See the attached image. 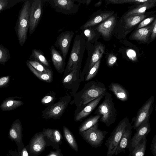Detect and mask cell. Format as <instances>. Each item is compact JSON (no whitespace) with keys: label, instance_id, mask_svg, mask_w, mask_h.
Listing matches in <instances>:
<instances>
[{"label":"cell","instance_id":"obj_10","mask_svg":"<svg viewBox=\"0 0 156 156\" xmlns=\"http://www.w3.org/2000/svg\"><path fill=\"white\" fill-rule=\"evenodd\" d=\"M74 35L73 31H66L61 33L55 43V46L59 48L65 60L68 54L71 42Z\"/></svg>","mask_w":156,"mask_h":156},{"label":"cell","instance_id":"obj_41","mask_svg":"<svg viewBox=\"0 0 156 156\" xmlns=\"http://www.w3.org/2000/svg\"><path fill=\"white\" fill-rule=\"evenodd\" d=\"M13 156H30L27 146H24L19 152L16 153L14 151H13Z\"/></svg>","mask_w":156,"mask_h":156},{"label":"cell","instance_id":"obj_27","mask_svg":"<svg viewBox=\"0 0 156 156\" xmlns=\"http://www.w3.org/2000/svg\"><path fill=\"white\" fill-rule=\"evenodd\" d=\"M141 143L136 145L130 151L129 156H144L147 146V140L146 136Z\"/></svg>","mask_w":156,"mask_h":156},{"label":"cell","instance_id":"obj_2","mask_svg":"<svg viewBox=\"0 0 156 156\" xmlns=\"http://www.w3.org/2000/svg\"><path fill=\"white\" fill-rule=\"evenodd\" d=\"M30 5L29 1H26L20 11L16 29L19 42L22 46L27 39L29 28V12Z\"/></svg>","mask_w":156,"mask_h":156},{"label":"cell","instance_id":"obj_20","mask_svg":"<svg viewBox=\"0 0 156 156\" xmlns=\"http://www.w3.org/2000/svg\"><path fill=\"white\" fill-rule=\"evenodd\" d=\"M50 50L51 60L55 67L58 72H62L65 66V60L53 46L51 47Z\"/></svg>","mask_w":156,"mask_h":156},{"label":"cell","instance_id":"obj_42","mask_svg":"<svg viewBox=\"0 0 156 156\" xmlns=\"http://www.w3.org/2000/svg\"><path fill=\"white\" fill-rule=\"evenodd\" d=\"M150 149L154 156H156V135H155L150 145Z\"/></svg>","mask_w":156,"mask_h":156},{"label":"cell","instance_id":"obj_12","mask_svg":"<svg viewBox=\"0 0 156 156\" xmlns=\"http://www.w3.org/2000/svg\"><path fill=\"white\" fill-rule=\"evenodd\" d=\"M151 130V128L149 120L147 122L142 124L136 129V133L131 139L129 146H130L131 150L136 145L140 144L141 140L144 139L146 136H147Z\"/></svg>","mask_w":156,"mask_h":156},{"label":"cell","instance_id":"obj_45","mask_svg":"<svg viewBox=\"0 0 156 156\" xmlns=\"http://www.w3.org/2000/svg\"><path fill=\"white\" fill-rule=\"evenodd\" d=\"M9 4V1L7 0H0V11L4 10Z\"/></svg>","mask_w":156,"mask_h":156},{"label":"cell","instance_id":"obj_44","mask_svg":"<svg viewBox=\"0 0 156 156\" xmlns=\"http://www.w3.org/2000/svg\"><path fill=\"white\" fill-rule=\"evenodd\" d=\"M117 60V57L113 55H110L108 57V64L109 66H113Z\"/></svg>","mask_w":156,"mask_h":156},{"label":"cell","instance_id":"obj_39","mask_svg":"<svg viewBox=\"0 0 156 156\" xmlns=\"http://www.w3.org/2000/svg\"><path fill=\"white\" fill-rule=\"evenodd\" d=\"M127 56L131 61H136L137 60L136 55L135 51L132 49H128L126 51Z\"/></svg>","mask_w":156,"mask_h":156},{"label":"cell","instance_id":"obj_1","mask_svg":"<svg viewBox=\"0 0 156 156\" xmlns=\"http://www.w3.org/2000/svg\"><path fill=\"white\" fill-rule=\"evenodd\" d=\"M104 97L95 113L100 116L99 120L109 127L115 122L117 112L111 94L107 91Z\"/></svg>","mask_w":156,"mask_h":156},{"label":"cell","instance_id":"obj_23","mask_svg":"<svg viewBox=\"0 0 156 156\" xmlns=\"http://www.w3.org/2000/svg\"><path fill=\"white\" fill-rule=\"evenodd\" d=\"M112 14L111 13H104L97 16L86 22L80 27V29L83 30L88 27L96 25L99 23L106 19Z\"/></svg>","mask_w":156,"mask_h":156},{"label":"cell","instance_id":"obj_22","mask_svg":"<svg viewBox=\"0 0 156 156\" xmlns=\"http://www.w3.org/2000/svg\"><path fill=\"white\" fill-rule=\"evenodd\" d=\"M156 2V0H148L146 2L138 5L136 8L129 11L125 17L143 14L147 9L154 6Z\"/></svg>","mask_w":156,"mask_h":156},{"label":"cell","instance_id":"obj_32","mask_svg":"<svg viewBox=\"0 0 156 156\" xmlns=\"http://www.w3.org/2000/svg\"><path fill=\"white\" fill-rule=\"evenodd\" d=\"M27 62L37 71L44 73H52L51 70L45 67L42 64L38 61L34 60H28Z\"/></svg>","mask_w":156,"mask_h":156},{"label":"cell","instance_id":"obj_36","mask_svg":"<svg viewBox=\"0 0 156 156\" xmlns=\"http://www.w3.org/2000/svg\"><path fill=\"white\" fill-rule=\"evenodd\" d=\"M82 30L83 31V34L87 38L88 42L94 39L95 33L91 28H87Z\"/></svg>","mask_w":156,"mask_h":156},{"label":"cell","instance_id":"obj_34","mask_svg":"<svg viewBox=\"0 0 156 156\" xmlns=\"http://www.w3.org/2000/svg\"><path fill=\"white\" fill-rule=\"evenodd\" d=\"M100 60H99L89 70L85 79L86 81H89L94 77L97 74L100 64Z\"/></svg>","mask_w":156,"mask_h":156},{"label":"cell","instance_id":"obj_24","mask_svg":"<svg viewBox=\"0 0 156 156\" xmlns=\"http://www.w3.org/2000/svg\"><path fill=\"white\" fill-rule=\"evenodd\" d=\"M43 133L44 136H46L55 143H60L62 138L60 132L55 129H44Z\"/></svg>","mask_w":156,"mask_h":156},{"label":"cell","instance_id":"obj_48","mask_svg":"<svg viewBox=\"0 0 156 156\" xmlns=\"http://www.w3.org/2000/svg\"><path fill=\"white\" fill-rule=\"evenodd\" d=\"M75 1H76L77 2L79 3H83V4H84L85 3H86L87 5H88L89 3L91 1L90 0H75Z\"/></svg>","mask_w":156,"mask_h":156},{"label":"cell","instance_id":"obj_5","mask_svg":"<svg viewBox=\"0 0 156 156\" xmlns=\"http://www.w3.org/2000/svg\"><path fill=\"white\" fill-rule=\"evenodd\" d=\"M105 85L101 82L92 81L87 84L81 97V104L85 105L107 92Z\"/></svg>","mask_w":156,"mask_h":156},{"label":"cell","instance_id":"obj_16","mask_svg":"<svg viewBox=\"0 0 156 156\" xmlns=\"http://www.w3.org/2000/svg\"><path fill=\"white\" fill-rule=\"evenodd\" d=\"M67 104L66 101H59L48 109L46 112V114L49 118H57L62 115Z\"/></svg>","mask_w":156,"mask_h":156},{"label":"cell","instance_id":"obj_3","mask_svg":"<svg viewBox=\"0 0 156 156\" xmlns=\"http://www.w3.org/2000/svg\"><path fill=\"white\" fill-rule=\"evenodd\" d=\"M85 41L82 35L79 34L75 37L65 73H68L72 70L75 65L81 64L85 49Z\"/></svg>","mask_w":156,"mask_h":156},{"label":"cell","instance_id":"obj_11","mask_svg":"<svg viewBox=\"0 0 156 156\" xmlns=\"http://www.w3.org/2000/svg\"><path fill=\"white\" fill-rule=\"evenodd\" d=\"M22 131L21 123L20 120L17 119L12 123L9 131L8 137L16 143L17 146L18 152L24 146L22 141Z\"/></svg>","mask_w":156,"mask_h":156},{"label":"cell","instance_id":"obj_33","mask_svg":"<svg viewBox=\"0 0 156 156\" xmlns=\"http://www.w3.org/2000/svg\"><path fill=\"white\" fill-rule=\"evenodd\" d=\"M9 50L2 44H0V63L5 65V63L10 58Z\"/></svg>","mask_w":156,"mask_h":156},{"label":"cell","instance_id":"obj_7","mask_svg":"<svg viewBox=\"0 0 156 156\" xmlns=\"http://www.w3.org/2000/svg\"><path fill=\"white\" fill-rule=\"evenodd\" d=\"M154 102V97L152 96L139 110L134 119V124L132 126L133 129H136L142 124L149 120L153 109Z\"/></svg>","mask_w":156,"mask_h":156},{"label":"cell","instance_id":"obj_21","mask_svg":"<svg viewBox=\"0 0 156 156\" xmlns=\"http://www.w3.org/2000/svg\"><path fill=\"white\" fill-rule=\"evenodd\" d=\"M109 90L114 93L116 98L122 101L127 100L129 94L127 90L118 83L112 82L109 87Z\"/></svg>","mask_w":156,"mask_h":156},{"label":"cell","instance_id":"obj_29","mask_svg":"<svg viewBox=\"0 0 156 156\" xmlns=\"http://www.w3.org/2000/svg\"><path fill=\"white\" fill-rule=\"evenodd\" d=\"M100 118V115L96 114L87 119L81 124L79 128V131L80 132L87 130L97 123Z\"/></svg>","mask_w":156,"mask_h":156},{"label":"cell","instance_id":"obj_37","mask_svg":"<svg viewBox=\"0 0 156 156\" xmlns=\"http://www.w3.org/2000/svg\"><path fill=\"white\" fill-rule=\"evenodd\" d=\"M148 0H112L109 1L114 4H120L128 3H143L148 1Z\"/></svg>","mask_w":156,"mask_h":156},{"label":"cell","instance_id":"obj_19","mask_svg":"<svg viewBox=\"0 0 156 156\" xmlns=\"http://www.w3.org/2000/svg\"><path fill=\"white\" fill-rule=\"evenodd\" d=\"M153 27V23L151 25L137 30L132 34L131 38L141 41L147 42L152 33Z\"/></svg>","mask_w":156,"mask_h":156},{"label":"cell","instance_id":"obj_13","mask_svg":"<svg viewBox=\"0 0 156 156\" xmlns=\"http://www.w3.org/2000/svg\"><path fill=\"white\" fill-rule=\"evenodd\" d=\"M44 136L43 133L35 134L30 141L28 146V152L32 154H37L41 152L46 144Z\"/></svg>","mask_w":156,"mask_h":156},{"label":"cell","instance_id":"obj_4","mask_svg":"<svg viewBox=\"0 0 156 156\" xmlns=\"http://www.w3.org/2000/svg\"><path fill=\"white\" fill-rule=\"evenodd\" d=\"M130 122L127 117L121 120L106 140L105 145L107 148V156L115 154L122 134Z\"/></svg>","mask_w":156,"mask_h":156},{"label":"cell","instance_id":"obj_31","mask_svg":"<svg viewBox=\"0 0 156 156\" xmlns=\"http://www.w3.org/2000/svg\"><path fill=\"white\" fill-rule=\"evenodd\" d=\"M31 55L35 60L45 66L48 67H49V65L48 61L44 55L43 52L40 50H33Z\"/></svg>","mask_w":156,"mask_h":156},{"label":"cell","instance_id":"obj_43","mask_svg":"<svg viewBox=\"0 0 156 156\" xmlns=\"http://www.w3.org/2000/svg\"><path fill=\"white\" fill-rule=\"evenodd\" d=\"M54 98L50 95H48L44 97L41 100V102L43 104H50L54 100Z\"/></svg>","mask_w":156,"mask_h":156},{"label":"cell","instance_id":"obj_17","mask_svg":"<svg viewBox=\"0 0 156 156\" xmlns=\"http://www.w3.org/2000/svg\"><path fill=\"white\" fill-rule=\"evenodd\" d=\"M105 94L90 101L76 115L75 120L79 121L88 115L97 106L101 100L104 97Z\"/></svg>","mask_w":156,"mask_h":156},{"label":"cell","instance_id":"obj_38","mask_svg":"<svg viewBox=\"0 0 156 156\" xmlns=\"http://www.w3.org/2000/svg\"><path fill=\"white\" fill-rule=\"evenodd\" d=\"M11 76H7L0 77V88L7 87L10 82Z\"/></svg>","mask_w":156,"mask_h":156},{"label":"cell","instance_id":"obj_15","mask_svg":"<svg viewBox=\"0 0 156 156\" xmlns=\"http://www.w3.org/2000/svg\"><path fill=\"white\" fill-rule=\"evenodd\" d=\"M115 24V17L114 16H112L99 24L96 30L103 36L108 37L110 35Z\"/></svg>","mask_w":156,"mask_h":156},{"label":"cell","instance_id":"obj_28","mask_svg":"<svg viewBox=\"0 0 156 156\" xmlns=\"http://www.w3.org/2000/svg\"><path fill=\"white\" fill-rule=\"evenodd\" d=\"M26 63L31 71L39 79L47 82L50 83L52 81L53 79L52 73H44L39 72L34 69L27 61Z\"/></svg>","mask_w":156,"mask_h":156},{"label":"cell","instance_id":"obj_46","mask_svg":"<svg viewBox=\"0 0 156 156\" xmlns=\"http://www.w3.org/2000/svg\"><path fill=\"white\" fill-rule=\"evenodd\" d=\"M151 38L152 39H154L156 36V20H155L153 23V27L152 31Z\"/></svg>","mask_w":156,"mask_h":156},{"label":"cell","instance_id":"obj_25","mask_svg":"<svg viewBox=\"0 0 156 156\" xmlns=\"http://www.w3.org/2000/svg\"><path fill=\"white\" fill-rule=\"evenodd\" d=\"M146 16L144 13L131 15L125 18V28L128 29L132 27L141 21L146 18Z\"/></svg>","mask_w":156,"mask_h":156},{"label":"cell","instance_id":"obj_6","mask_svg":"<svg viewBox=\"0 0 156 156\" xmlns=\"http://www.w3.org/2000/svg\"><path fill=\"white\" fill-rule=\"evenodd\" d=\"M99 123L95 124L89 129L80 132L83 139L92 147L98 148L101 147L107 131H102L99 129Z\"/></svg>","mask_w":156,"mask_h":156},{"label":"cell","instance_id":"obj_40","mask_svg":"<svg viewBox=\"0 0 156 156\" xmlns=\"http://www.w3.org/2000/svg\"><path fill=\"white\" fill-rule=\"evenodd\" d=\"M154 17H151L147 18L143 20L138 25L137 29L144 27L148 24L151 23L154 20Z\"/></svg>","mask_w":156,"mask_h":156},{"label":"cell","instance_id":"obj_8","mask_svg":"<svg viewBox=\"0 0 156 156\" xmlns=\"http://www.w3.org/2000/svg\"><path fill=\"white\" fill-rule=\"evenodd\" d=\"M42 12L41 0H34L30 6L29 12V34L31 35L35 30L40 20Z\"/></svg>","mask_w":156,"mask_h":156},{"label":"cell","instance_id":"obj_26","mask_svg":"<svg viewBox=\"0 0 156 156\" xmlns=\"http://www.w3.org/2000/svg\"><path fill=\"white\" fill-rule=\"evenodd\" d=\"M104 51V48L102 46L98 44L96 46L94 52L92 53L89 65V70L100 59Z\"/></svg>","mask_w":156,"mask_h":156},{"label":"cell","instance_id":"obj_47","mask_svg":"<svg viewBox=\"0 0 156 156\" xmlns=\"http://www.w3.org/2000/svg\"><path fill=\"white\" fill-rule=\"evenodd\" d=\"M47 156H62V155L59 151L52 152Z\"/></svg>","mask_w":156,"mask_h":156},{"label":"cell","instance_id":"obj_9","mask_svg":"<svg viewBox=\"0 0 156 156\" xmlns=\"http://www.w3.org/2000/svg\"><path fill=\"white\" fill-rule=\"evenodd\" d=\"M51 6L57 12L66 14L75 13L77 11L78 5L75 0H52L49 1Z\"/></svg>","mask_w":156,"mask_h":156},{"label":"cell","instance_id":"obj_35","mask_svg":"<svg viewBox=\"0 0 156 156\" xmlns=\"http://www.w3.org/2000/svg\"><path fill=\"white\" fill-rule=\"evenodd\" d=\"M81 64L76 65L74 66L72 68V72L67 75L63 80L62 83H69L72 79L73 76L76 74V73L80 69Z\"/></svg>","mask_w":156,"mask_h":156},{"label":"cell","instance_id":"obj_18","mask_svg":"<svg viewBox=\"0 0 156 156\" xmlns=\"http://www.w3.org/2000/svg\"><path fill=\"white\" fill-rule=\"evenodd\" d=\"M22 98H21L15 97H9L4 99L0 106L1 109L4 111L13 110L24 104L20 100L16 99Z\"/></svg>","mask_w":156,"mask_h":156},{"label":"cell","instance_id":"obj_14","mask_svg":"<svg viewBox=\"0 0 156 156\" xmlns=\"http://www.w3.org/2000/svg\"><path fill=\"white\" fill-rule=\"evenodd\" d=\"M132 127L130 123L123 132L115 154L117 155L122 152H125V149L129 147L131 139Z\"/></svg>","mask_w":156,"mask_h":156},{"label":"cell","instance_id":"obj_30","mask_svg":"<svg viewBox=\"0 0 156 156\" xmlns=\"http://www.w3.org/2000/svg\"><path fill=\"white\" fill-rule=\"evenodd\" d=\"M63 129L64 137L67 143L73 149L77 151L78 150V146L73 134L65 126H63Z\"/></svg>","mask_w":156,"mask_h":156}]
</instances>
